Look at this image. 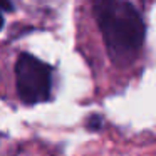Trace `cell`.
Wrapping results in <instances>:
<instances>
[{"label":"cell","mask_w":156,"mask_h":156,"mask_svg":"<svg viewBox=\"0 0 156 156\" xmlns=\"http://www.w3.org/2000/svg\"><path fill=\"white\" fill-rule=\"evenodd\" d=\"M92 10L111 59L118 64L133 61L146 34L139 12L126 0H94Z\"/></svg>","instance_id":"obj_1"},{"label":"cell","mask_w":156,"mask_h":156,"mask_svg":"<svg viewBox=\"0 0 156 156\" xmlns=\"http://www.w3.org/2000/svg\"><path fill=\"white\" fill-rule=\"evenodd\" d=\"M19 98L25 104L44 102L51 96V67L30 54H22L15 64Z\"/></svg>","instance_id":"obj_2"},{"label":"cell","mask_w":156,"mask_h":156,"mask_svg":"<svg viewBox=\"0 0 156 156\" xmlns=\"http://www.w3.org/2000/svg\"><path fill=\"white\" fill-rule=\"evenodd\" d=\"M0 7L5 9V10H12V4H10V0H0Z\"/></svg>","instance_id":"obj_3"},{"label":"cell","mask_w":156,"mask_h":156,"mask_svg":"<svg viewBox=\"0 0 156 156\" xmlns=\"http://www.w3.org/2000/svg\"><path fill=\"white\" fill-rule=\"evenodd\" d=\"M2 25H4V17H2V14H0V29H2Z\"/></svg>","instance_id":"obj_4"}]
</instances>
